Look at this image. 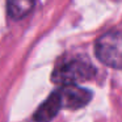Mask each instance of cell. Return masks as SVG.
I'll use <instances>...</instances> for the list:
<instances>
[{
  "label": "cell",
  "mask_w": 122,
  "mask_h": 122,
  "mask_svg": "<svg viewBox=\"0 0 122 122\" xmlns=\"http://www.w3.org/2000/svg\"><path fill=\"white\" fill-rule=\"evenodd\" d=\"M96 68L89 61L83 58H71L59 63L51 75V80L56 84L77 85L81 81L93 79Z\"/></svg>",
  "instance_id": "6da1fadb"
},
{
  "label": "cell",
  "mask_w": 122,
  "mask_h": 122,
  "mask_svg": "<svg viewBox=\"0 0 122 122\" xmlns=\"http://www.w3.org/2000/svg\"><path fill=\"white\" fill-rule=\"evenodd\" d=\"M95 53L105 66L122 70V30L102 34L95 45Z\"/></svg>",
  "instance_id": "7a4b0ae2"
},
{
  "label": "cell",
  "mask_w": 122,
  "mask_h": 122,
  "mask_svg": "<svg viewBox=\"0 0 122 122\" xmlns=\"http://www.w3.org/2000/svg\"><path fill=\"white\" fill-rule=\"evenodd\" d=\"M62 101V108L79 109L85 106L92 98V93L79 85H63L58 91Z\"/></svg>",
  "instance_id": "3957f363"
},
{
  "label": "cell",
  "mask_w": 122,
  "mask_h": 122,
  "mask_svg": "<svg viewBox=\"0 0 122 122\" xmlns=\"http://www.w3.org/2000/svg\"><path fill=\"white\" fill-rule=\"evenodd\" d=\"M61 109H62V101L58 92L55 91L40 105V108L36 110L33 118L37 122H50L59 113Z\"/></svg>",
  "instance_id": "277c9868"
},
{
  "label": "cell",
  "mask_w": 122,
  "mask_h": 122,
  "mask_svg": "<svg viewBox=\"0 0 122 122\" xmlns=\"http://www.w3.org/2000/svg\"><path fill=\"white\" fill-rule=\"evenodd\" d=\"M34 7L33 1H9L7 4V8H8V13L12 19L19 20L25 17L32 8Z\"/></svg>",
  "instance_id": "5b68a950"
}]
</instances>
